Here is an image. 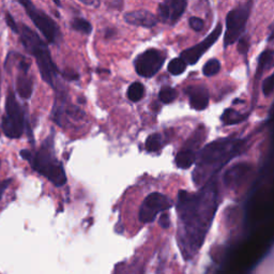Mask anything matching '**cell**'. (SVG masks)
<instances>
[{
    "instance_id": "9a60e30c",
    "label": "cell",
    "mask_w": 274,
    "mask_h": 274,
    "mask_svg": "<svg viewBox=\"0 0 274 274\" xmlns=\"http://www.w3.org/2000/svg\"><path fill=\"white\" fill-rule=\"evenodd\" d=\"M128 97L132 102H138L144 97L145 95V87L142 83L135 82L130 85L128 89Z\"/></svg>"
},
{
    "instance_id": "6da1fadb",
    "label": "cell",
    "mask_w": 274,
    "mask_h": 274,
    "mask_svg": "<svg viewBox=\"0 0 274 274\" xmlns=\"http://www.w3.org/2000/svg\"><path fill=\"white\" fill-rule=\"evenodd\" d=\"M243 146L242 140L235 139H220L207 145L198 157L197 167L194 173L196 183L207 180L228 161L239 156L238 153L241 152Z\"/></svg>"
},
{
    "instance_id": "4316f807",
    "label": "cell",
    "mask_w": 274,
    "mask_h": 274,
    "mask_svg": "<svg viewBox=\"0 0 274 274\" xmlns=\"http://www.w3.org/2000/svg\"><path fill=\"white\" fill-rule=\"evenodd\" d=\"M159 223L161 226H162L163 228H168L171 225V219H170V215H168L167 213H163L161 214L160 219H159Z\"/></svg>"
},
{
    "instance_id": "f546056e",
    "label": "cell",
    "mask_w": 274,
    "mask_h": 274,
    "mask_svg": "<svg viewBox=\"0 0 274 274\" xmlns=\"http://www.w3.org/2000/svg\"><path fill=\"white\" fill-rule=\"evenodd\" d=\"M20 157H22L24 160L28 161V162H29L31 157H32V152L29 151V150H27V149H24L20 151Z\"/></svg>"
},
{
    "instance_id": "d6986e66",
    "label": "cell",
    "mask_w": 274,
    "mask_h": 274,
    "mask_svg": "<svg viewBox=\"0 0 274 274\" xmlns=\"http://www.w3.org/2000/svg\"><path fill=\"white\" fill-rule=\"evenodd\" d=\"M71 26L74 30L83 32L85 34H89L91 31H92V26H91V24L88 22V20L84 19L82 17H75L72 20Z\"/></svg>"
},
{
    "instance_id": "5bb4252c",
    "label": "cell",
    "mask_w": 274,
    "mask_h": 274,
    "mask_svg": "<svg viewBox=\"0 0 274 274\" xmlns=\"http://www.w3.org/2000/svg\"><path fill=\"white\" fill-rule=\"evenodd\" d=\"M175 161L178 168H181V170H187V168H189L195 163L196 156L192 150L184 149L178 152Z\"/></svg>"
},
{
    "instance_id": "8992f818",
    "label": "cell",
    "mask_w": 274,
    "mask_h": 274,
    "mask_svg": "<svg viewBox=\"0 0 274 274\" xmlns=\"http://www.w3.org/2000/svg\"><path fill=\"white\" fill-rule=\"evenodd\" d=\"M251 3L238 6L227 13L226 33L224 37V46L227 47L235 43V41L244 32L245 25L249 19Z\"/></svg>"
},
{
    "instance_id": "44dd1931",
    "label": "cell",
    "mask_w": 274,
    "mask_h": 274,
    "mask_svg": "<svg viewBox=\"0 0 274 274\" xmlns=\"http://www.w3.org/2000/svg\"><path fill=\"white\" fill-rule=\"evenodd\" d=\"M159 97H160L161 102H163L165 104L172 103L176 99V97H177V90L173 87L165 86L161 89L160 93H159Z\"/></svg>"
},
{
    "instance_id": "ac0fdd59",
    "label": "cell",
    "mask_w": 274,
    "mask_h": 274,
    "mask_svg": "<svg viewBox=\"0 0 274 274\" xmlns=\"http://www.w3.org/2000/svg\"><path fill=\"white\" fill-rule=\"evenodd\" d=\"M168 71L173 75H180L186 70V63L181 58H174L168 63Z\"/></svg>"
},
{
    "instance_id": "e0dca14e",
    "label": "cell",
    "mask_w": 274,
    "mask_h": 274,
    "mask_svg": "<svg viewBox=\"0 0 274 274\" xmlns=\"http://www.w3.org/2000/svg\"><path fill=\"white\" fill-rule=\"evenodd\" d=\"M146 150L148 152H157L162 148V137L158 133L151 134L146 140Z\"/></svg>"
},
{
    "instance_id": "30bf717a",
    "label": "cell",
    "mask_w": 274,
    "mask_h": 274,
    "mask_svg": "<svg viewBox=\"0 0 274 274\" xmlns=\"http://www.w3.org/2000/svg\"><path fill=\"white\" fill-rule=\"evenodd\" d=\"M18 73L16 77V89L17 93L22 99H29L33 92V82L29 73L30 61L20 56V60L17 65Z\"/></svg>"
},
{
    "instance_id": "277c9868",
    "label": "cell",
    "mask_w": 274,
    "mask_h": 274,
    "mask_svg": "<svg viewBox=\"0 0 274 274\" xmlns=\"http://www.w3.org/2000/svg\"><path fill=\"white\" fill-rule=\"evenodd\" d=\"M1 129L9 138H19L25 129L24 110L16 100L15 93L9 89L5 97V112L2 117Z\"/></svg>"
},
{
    "instance_id": "4fadbf2b",
    "label": "cell",
    "mask_w": 274,
    "mask_h": 274,
    "mask_svg": "<svg viewBox=\"0 0 274 274\" xmlns=\"http://www.w3.org/2000/svg\"><path fill=\"white\" fill-rule=\"evenodd\" d=\"M124 20L133 26H140L145 28H151L158 23L157 17L147 10L131 11L124 14Z\"/></svg>"
},
{
    "instance_id": "603a6c76",
    "label": "cell",
    "mask_w": 274,
    "mask_h": 274,
    "mask_svg": "<svg viewBox=\"0 0 274 274\" xmlns=\"http://www.w3.org/2000/svg\"><path fill=\"white\" fill-rule=\"evenodd\" d=\"M274 90V73L271 74L269 77L264 81L263 84V92L265 95H269Z\"/></svg>"
},
{
    "instance_id": "7c38bea8",
    "label": "cell",
    "mask_w": 274,
    "mask_h": 274,
    "mask_svg": "<svg viewBox=\"0 0 274 274\" xmlns=\"http://www.w3.org/2000/svg\"><path fill=\"white\" fill-rule=\"evenodd\" d=\"M185 94L188 96L189 104L195 110H203L209 105V92L205 86L202 85H191L184 90Z\"/></svg>"
},
{
    "instance_id": "7a4b0ae2",
    "label": "cell",
    "mask_w": 274,
    "mask_h": 274,
    "mask_svg": "<svg viewBox=\"0 0 274 274\" xmlns=\"http://www.w3.org/2000/svg\"><path fill=\"white\" fill-rule=\"evenodd\" d=\"M19 38L25 50L36 58L42 80L56 90V80L60 71L52 59L50 48L39 34L25 25L20 26Z\"/></svg>"
},
{
    "instance_id": "cb8c5ba5",
    "label": "cell",
    "mask_w": 274,
    "mask_h": 274,
    "mask_svg": "<svg viewBox=\"0 0 274 274\" xmlns=\"http://www.w3.org/2000/svg\"><path fill=\"white\" fill-rule=\"evenodd\" d=\"M188 24L191 26V28L195 31H201L202 27H203V20L197 16H193L189 18Z\"/></svg>"
},
{
    "instance_id": "d4e9b609",
    "label": "cell",
    "mask_w": 274,
    "mask_h": 274,
    "mask_svg": "<svg viewBox=\"0 0 274 274\" xmlns=\"http://www.w3.org/2000/svg\"><path fill=\"white\" fill-rule=\"evenodd\" d=\"M5 23H6V25H8L11 28V30L13 32L19 33V28L17 27L16 22H15V20H14V18L12 17V15H11V14L9 12L5 13Z\"/></svg>"
},
{
    "instance_id": "4dcf8cb0",
    "label": "cell",
    "mask_w": 274,
    "mask_h": 274,
    "mask_svg": "<svg viewBox=\"0 0 274 274\" xmlns=\"http://www.w3.org/2000/svg\"><path fill=\"white\" fill-rule=\"evenodd\" d=\"M81 2H83L84 4H87V5H94V6H97V5L100 4V2H94V1H84V0H83V1H81Z\"/></svg>"
},
{
    "instance_id": "9c48e42d",
    "label": "cell",
    "mask_w": 274,
    "mask_h": 274,
    "mask_svg": "<svg viewBox=\"0 0 274 274\" xmlns=\"http://www.w3.org/2000/svg\"><path fill=\"white\" fill-rule=\"evenodd\" d=\"M222 31H223L222 25L217 24L216 27L214 28V30L210 33L205 40H202L200 43L196 44L182 52L180 58L183 60L186 65H195V63H197L201 56L215 43L217 39L220 38Z\"/></svg>"
},
{
    "instance_id": "ffe728a7",
    "label": "cell",
    "mask_w": 274,
    "mask_h": 274,
    "mask_svg": "<svg viewBox=\"0 0 274 274\" xmlns=\"http://www.w3.org/2000/svg\"><path fill=\"white\" fill-rule=\"evenodd\" d=\"M274 56V51H266L262 54L261 58H259V62H258V68H257V77L261 76L264 71L266 70V68L268 67Z\"/></svg>"
},
{
    "instance_id": "1f68e13d",
    "label": "cell",
    "mask_w": 274,
    "mask_h": 274,
    "mask_svg": "<svg viewBox=\"0 0 274 274\" xmlns=\"http://www.w3.org/2000/svg\"><path fill=\"white\" fill-rule=\"evenodd\" d=\"M56 4H57V5H60V2H58V1H54Z\"/></svg>"
},
{
    "instance_id": "f1b7e54d",
    "label": "cell",
    "mask_w": 274,
    "mask_h": 274,
    "mask_svg": "<svg viewBox=\"0 0 274 274\" xmlns=\"http://www.w3.org/2000/svg\"><path fill=\"white\" fill-rule=\"evenodd\" d=\"M248 48H249V43H248V40L247 39H244L242 38L240 40V42H239V45H238V50L240 51L241 54H244V53H247L248 51Z\"/></svg>"
},
{
    "instance_id": "2e32d148",
    "label": "cell",
    "mask_w": 274,
    "mask_h": 274,
    "mask_svg": "<svg viewBox=\"0 0 274 274\" xmlns=\"http://www.w3.org/2000/svg\"><path fill=\"white\" fill-rule=\"evenodd\" d=\"M245 118H247V116L240 114L237 110L229 108L224 111V114L222 115V121L225 124H236L242 122Z\"/></svg>"
},
{
    "instance_id": "ba28073f",
    "label": "cell",
    "mask_w": 274,
    "mask_h": 274,
    "mask_svg": "<svg viewBox=\"0 0 274 274\" xmlns=\"http://www.w3.org/2000/svg\"><path fill=\"white\" fill-rule=\"evenodd\" d=\"M164 61L165 56L162 53L156 48H150L140 54L135 59V71L139 76L149 79L160 71V69L164 65Z\"/></svg>"
},
{
    "instance_id": "8fae6325",
    "label": "cell",
    "mask_w": 274,
    "mask_h": 274,
    "mask_svg": "<svg viewBox=\"0 0 274 274\" xmlns=\"http://www.w3.org/2000/svg\"><path fill=\"white\" fill-rule=\"evenodd\" d=\"M187 2L184 0H167L159 4V14L160 17L164 22H170L175 24L178 22L182 14L184 13Z\"/></svg>"
},
{
    "instance_id": "5b68a950",
    "label": "cell",
    "mask_w": 274,
    "mask_h": 274,
    "mask_svg": "<svg viewBox=\"0 0 274 274\" xmlns=\"http://www.w3.org/2000/svg\"><path fill=\"white\" fill-rule=\"evenodd\" d=\"M19 4H22L28 16L30 17L32 23L36 25V27L43 34L44 38L48 43H57L61 37V31L57 23L55 20L47 15L45 12L37 8L31 1L28 0H19Z\"/></svg>"
},
{
    "instance_id": "3957f363",
    "label": "cell",
    "mask_w": 274,
    "mask_h": 274,
    "mask_svg": "<svg viewBox=\"0 0 274 274\" xmlns=\"http://www.w3.org/2000/svg\"><path fill=\"white\" fill-rule=\"evenodd\" d=\"M29 163L33 171L44 176L52 183L57 186H63L67 183V174L62 163L56 158L54 147V134L48 136L42 143L39 150L32 154Z\"/></svg>"
},
{
    "instance_id": "52a82bcc",
    "label": "cell",
    "mask_w": 274,
    "mask_h": 274,
    "mask_svg": "<svg viewBox=\"0 0 274 274\" xmlns=\"http://www.w3.org/2000/svg\"><path fill=\"white\" fill-rule=\"evenodd\" d=\"M174 206V201L168 196L158 192L149 194L144 199L139 209V221L152 223L160 212H164Z\"/></svg>"
},
{
    "instance_id": "d6a6232c",
    "label": "cell",
    "mask_w": 274,
    "mask_h": 274,
    "mask_svg": "<svg viewBox=\"0 0 274 274\" xmlns=\"http://www.w3.org/2000/svg\"><path fill=\"white\" fill-rule=\"evenodd\" d=\"M0 165H1V162H0Z\"/></svg>"
},
{
    "instance_id": "484cf974",
    "label": "cell",
    "mask_w": 274,
    "mask_h": 274,
    "mask_svg": "<svg viewBox=\"0 0 274 274\" xmlns=\"http://www.w3.org/2000/svg\"><path fill=\"white\" fill-rule=\"evenodd\" d=\"M61 74L68 81H76L77 79H79V74H77L75 71H73V70H71V69L66 70V71L61 72Z\"/></svg>"
},
{
    "instance_id": "7402d4cb",
    "label": "cell",
    "mask_w": 274,
    "mask_h": 274,
    "mask_svg": "<svg viewBox=\"0 0 274 274\" xmlns=\"http://www.w3.org/2000/svg\"><path fill=\"white\" fill-rule=\"evenodd\" d=\"M220 69H221L220 61L217 59H211V60H209L205 66H203L202 73H203V75L211 77V76H214L219 73Z\"/></svg>"
},
{
    "instance_id": "83f0119b",
    "label": "cell",
    "mask_w": 274,
    "mask_h": 274,
    "mask_svg": "<svg viewBox=\"0 0 274 274\" xmlns=\"http://www.w3.org/2000/svg\"><path fill=\"white\" fill-rule=\"evenodd\" d=\"M12 179H4V180H0V200H1L2 196L5 192V189L8 188V186L11 184Z\"/></svg>"
}]
</instances>
